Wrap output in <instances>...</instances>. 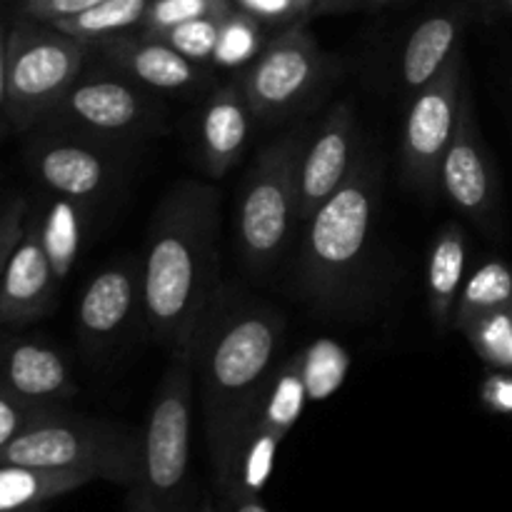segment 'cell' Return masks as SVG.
I'll return each mask as SVG.
<instances>
[{
  "instance_id": "1",
  "label": "cell",
  "mask_w": 512,
  "mask_h": 512,
  "mask_svg": "<svg viewBox=\"0 0 512 512\" xmlns=\"http://www.w3.org/2000/svg\"><path fill=\"white\" fill-rule=\"evenodd\" d=\"M220 193L183 180L150 220L143 260V318L170 355L190 348L220 290Z\"/></svg>"
},
{
  "instance_id": "2",
  "label": "cell",
  "mask_w": 512,
  "mask_h": 512,
  "mask_svg": "<svg viewBox=\"0 0 512 512\" xmlns=\"http://www.w3.org/2000/svg\"><path fill=\"white\" fill-rule=\"evenodd\" d=\"M283 335L280 310L225 288L218 290L195 330V385L218 475L278 368Z\"/></svg>"
},
{
  "instance_id": "3",
  "label": "cell",
  "mask_w": 512,
  "mask_h": 512,
  "mask_svg": "<svg viewBox=\"0 0 512 512\" xmlns=\"http://www.w3.org/2000/svg\"><path fill=\"white\" fill-rule=\"evenodd\" d=\"M383 163L363 148L345 183L303 225L298 283L313 308L338 313L355 305L373 248Z\"/></svg>"
},
{
  "instance_id": "4",
  "label": "cell",
  "mask_w": 512,
  "mask_h": 512,
  "mask_svg": "<svg viewBox=\"0 0 512 512\" xmlns=\"http://www.w3.org/2000/svg\"><path fill=\"white\" fill-rule=\"evenodd\" d=\"M143 460V433L125 423L68 413L58 405L0 453V463L78 470L133 488Z\"/></svg>"
},
{
  "instance_id": "5",
  "label": "cell",
  "mask_w": 512,
  "mask_h": 512,
  "mask_svg": "<svg viewBox=\"0 0 512 512\" xmlns=\"http://www.w3.org/2000/svg\"><path fill=\"white\" fill-rule=\"evenodd\" d=\"M313 128L300 123L265 145L250 165L235 208V243L255 273L278 263L300 225V160Z\"/></svg>"
},
{
  "instance_id": "6",
  "label": "cell",
  "mask_w": 512,
  "mask_h": 512,
  "mask_svg": "<svg viewBox=\"0 0 512 512\" xmlns=\"http://www.w3.org/2000/svg\"><path fill=\"white\" fill-rule=\"evenodd\" d=\"M193 345L173 355L150 405L143 430V460L130 512H178L188 488L193 433Z\"/></svg>"
},
{
  "instance_id": "7",
  "label": "cell",
  "mask_w": 512,
  "mask_h": 512,
  "mask_svg": "<svg viewBox=\"0 0 512 512\" xmlns=\"http://www.w3.org/2000/svg\"><path fill=\"white\" fill-rule=\"evenodd\" d=\"M88 45L53 23L20 18L8 30L5 120L18 133L40 128L83 75Z\"/></svg>"
},
{
  "instance_id": "8",
  "label": "cell",
  "mask_w": 512,
  "mask_h": 512,
  "mask_svg": "<svg viewBox=\"0 0 512 512\" xmlns=\"http://www.w3.org/2000/svg\"><path fill=\"white\" fill-rule=\"evenodd\" d=\"M338 73L308 25L273 33L258 58L240 73L255 118L275 125L303 113Z\"/></svg>"
},
{
  "instance_id": "9",
  "label": "cell",
  "mask_w": 512,
  "mask_h": 512,
  "mask_svg": "<svg viewBox=\"0 0 512 512\" xmlns=\"http://www.w3.org/2000/svg\"><path fill=\"white\" fill-rule=\"evenodd\" d=\"M40 128L70 130L108 143L130 145L165 130L155 93L123 73H83Z\"/></svg>"
},
{
  "instance_id": "10",
  "label": "cell",
  "mask_w": 512,
  "mask_h": 512,
  "mask_svg": "<svg viewBox=\"0 0 512 512\" xmlns=\"http://www.w3.org/2000/svg\"><path fill=\"white\" fill-rule=\"evenodd\" d=\"M25 148L33 178L48 193L98 208L125 178L130 145L88 138L70 130L35 128Z\"/></svg>"
},
{
  "instance_id": "11",
  "label": "cell",
  "mask_w": 512,
  "mask_h": 512,
  "mask_svg": "<svg viewBox=\"0 0 512 512\" xmlns=\"http://www.w3.org/2000/svg\"><path fill=\"white\" fill-rule=\"evenodd\" d=\"M463 85L465 58L460 48L448 65L410 98L400 140V168L405 185L415 193L433 195L440 190V165L458 128Z\"/></svg>"
},
{
  "instance_id": "12",
  "label": "cell",
  "mask_w": 512,
  "mask_h": 512,
  "mask_svg": "<svg viewBox=\"0 0 512 512\" xmlns=\"http://www.w3.org/2000/svg\"><path fill=\"white\" fill-rule=\"evenodd\" d=\"M305 403H308V393H305L303 373H300V358L293 355L275 368L268 388L260 395L253 418L245 425L243 435L230 453L228 465L218 475V483L225 495H260L270 470H273L275 453L285 435L298 423Z\"/></svg>"
},
{
  "instance_id": "13",
  "label": "cell",
  "mask_w": 512,
  "mask_h": 512,
  "mask_svg": "<svg viewBox=\"0 0 512 512\" xmlns=\"http://www.w3.org/2000/svg\"><path fill=\"white\" fill-rule=\"evenodd\" d=\"M440 193L450 200L458 213L468 215L475 225L495 233L498 225L500 185L495 163L480 135L478 113H475L473 93L465 80L460 98V118L453 143L440 165Z\"/></svg>"
},
{
  "instance_id": "14",
  "label": "cell",
  "mask_w": 512,
  "mask_h": 512,
  "mask_svg": "<svg viewBox=\"0 0 512 512\" xmlns=\"http://www.w3.org/2000/svg\"><path fill=\"white\" fill-rule=\"evenodd\" d=\"M135 315H143V270L140 260L125 258L95 273L75 308V330L83 350L98 358L115 348Z\"/></svg>"
},
{
  "instance_id": "15",
  "label": "cell",
  "mask_w": 512,
  "mask_h": 512,
  "mask_svg": "<svg viewBox=\"0 0 512 512\" xmlns=\"http://www.w3.org/2000/svg\"><path fill=\"white\" fill-rule=\"evenodd\" d=\"M93 48H98V53L118 73L128 75L133 83L143 85L150 93L190 95L213 85V68L193 63L180 55L173 45L143 30H130L115 38L100 40Z\"/></svg>"
},
{
  "instance_id": "16",
  "label": "cell",
  "mask_w": 512,
  "mask_h": 512,
  "mask_svg": "<svg viewBox=\"0 0 512 512\" xmlns=\"http://www.w3.org/2000/svg\"><path fill=\"white\" fill-rule=\"evenodd\" d=\"M358 118L350 100L333 105L313 130L300 160V225L345 183L358 158Z\"/></svg>"
},
{
  "instance_id": "17",
  "label": "cell",
  "mask_w": 512,
  "mask_h": 512,
  "mask_svg": "<svg viewBox=\"0 0 512 512\" xmlns=\"http://www.w3.org/2000/svg\"><path fill=\"white\" fill-rule=\"evenodd\" d=\"M60 283L63 280L50 260L40 215L28 213L23 235L0 280V323L28 325L45 318L53 310Z\"/></svg>"
},
{
  "instance_id": "18",
  "label": "cell",
  "mask_w": 512,
  "mask_h": 512,
  "mask_svg": "<svg viewBox=\"0 0 512 512\" xmlns=\"http://www.w3.org/2000/svg\"><path fill=\"white\" fill-rule=\"evenodd\" d=\"M255 120L240 75L210 90L198 115V158L210 178H223L240 163Z\"/></svg>"
},
{
  "instance_id": "19",
  "label": "cell",
  "mask_w": 512,
  "mask_h": 512,
  "mask_svg": "<svg viewBox=\"0 0 512 512\" xmlns=\"http://www.w3.org/2000/svg\"><path fill=\"white\" fill-rule=\"evenodd\" d=\"M470 20L475 18L463 0L423 15L410 28L408 38L403 40V48H400V88L415 93L425 83H430L448 65V60L463 48V33Z\"/></svg>"
},
{
  "instance_id": "20",
  "label": "cell",
  "mask_w": 512,
  "mask_h": 512,
  "mask_svg": "<svg viewBox=\"0 0 512 512\" xmlns=\"http://www.w3.org/2000/svg\"><path fill=\"white\" fill-rule=\"evenodd\" d=\"M0 385L35 403L60 405L78 393L60 350L40 340H8L0 345Z\"/></svg>"
},
{
  "instance_id": "21",
  "label": "cell",
  "mask_w": 512,
  "mask_h": 512,
  "mask_svg": "<svg viewBox=\"0 0 512 512\" xmlns=\"http://www.w3.org/2000/svg\"><path fill=\"white\" fill-rule=\"evenodd\" d=\"M465 230L458 220L440 225L428 253V308L438 328H453L455 305L465 283Z\"/></svg>"
},
{
  "instance_id": "22",
  "label": "cell",
  "mask_w": 512,
  "mask_h": 512,
  "mask_svg": "<svg viewBox=\"0 0 512 512\" xmlns=\"http://www.w3.org/2000/svg\"><path fill=\"white\" fill-rule=\"evenodd\" d=\"M93 475L78 470H45L0 463V512L45 508L50 500L83 488Z\"/></svg>"
},
{
  "instance_id": "23",
  "label": "cell",
  "mask_w": 512,
  "mask_h": 512,
  "mask_svg": "<svg viewBox=\"0 0 512 512\" xmlns=\"http://www.w3.org/2000/svg\"><path fill=\"white\" fill-rule=\"evenodd\" d=\"M153 0H103L93 8L83 10L78 15L53 23L63 33L73 35L75 40L85 43L88 48L98 45L100 40L115 38V35L130 33L140 28Z\"/></svg>"
},
{
  "instance_id": "24",
  "label": "cell",
  "mask_w": 512,
  "mask_h": 512,
  "mask_svg": "<svg viewBox=\"0 0 512 512\" xmlns=\"http://www.w3.org/2000/svg\"><path fill=\"white\" fill-rule=\"evenodd\" d=\"M505 308H512V268L500 260H490L463 283L453 328L463 330L473 320Z\"/></svg>"
},
{
  "instance_id": "25",
  "label": "cell",
  "mask_w": 512,
  "mask_h": 512,
  "mask_svg": "<svg viewBox=\"0 0 512 512\" xmlns=\"http://www.w3.org/2000/svg\"><path fill=\"white\" fill-rule=\"evenodd\" d=\"M90 210L95 208L78 203V200L55 195L48 213L40 215L45 245H48L50 260H53V268L60 280H65V275L70 273L73 263L78 260Z\"/></svg>"
},
{
  "instance_id": "26",
  "label": "cell",
  "mask_w": 512,
  "mask_h": 512,
  "mask_svg": "<svg viewBox=\"0 0 512 512\" xmlns=\"http://www.w3.org/2000/svg\"><path fill=\"white\" fill-rule=\"evenodd\" d=\"M268 28L260 25L253 15L233 8L220 23L218 45H215L213 68L218 70H238L248 68L260 50L268 43Z\"/></svg>"
},
{
  "instance_id": "27",
  "label": "cell",
  "mask_w": 512,
  "mask_h": 512,
  "mask_svg": "<svg viewBox=\"0 0 512 512\" xmlns=\"http://www.w3.org/2000/svg\"><path fill=\"white\" fill-rule=\"evenodd\" d=\"M298 358L308 400L328 398L343 385L350 365V355L345 353L343 345L333 340H315L303 353H298Z\"/></svg>"
},
{
  "instance_id": "28",
  "label": "cell",
  "mask_w": 512,
  "mask_h": 512,
  "mask_svg": "<svg viewBox=\"0 0 512 512\" xmlns=\"http://www.w3.org/2000/svg\"><path fill=\"white\" fill-rule=\"evenodd\" d=\"M460 333L485 363L500 370H512V308L483 315L465 325Z\"/></svg>"
},
{
  "instance_id": "29",
  "label": "cell",
  "mask_w": 512,
  "mask_h": 512,
  "mask_svg": "<svg viewBox=\"0 0 512 512\" xmlns=\"http://www.w3.org/2000/svg\"><path fill=\"white\" fill-rule=\"evenodd\" d=\"M233 8V0H153L138 30L158 35L188 20L225 18Z\"/></svg>"
},
{
  "instance_id": "30",
  "label": "cell",
  "mask_w": 512,
  "mask_h": 512,
  "mask_svg": "<svg viewBox=\"0 0 512 512\" xmlns=\"http://www.w3.org/2000/svg\"><path fill=\"white\" fill-rule=\"evenodd\" d=\"M220 23H223V18L188 20V23H180L175 25V28L165 30V33H158L155 38L173 45L180 55H185V58L193 60V63L213 68V55H215V45H218Z\"/></svg>"
},
{
  "instance_id": "31",
  "label": "cell",
  "mask_w": 512,
  "mask_h": 512,
  "mask_svg": "<svg viewBox=\"0 0 512 512\" xmlns=\"http://www.w3.org/2000/svg\"><path fill=\"white\" fill-rule=\"evenodd\" d=\"M233 5L253 15L273 33L295 25H308L313 18H320L318 0H233Z\"/></svg>"
},
{
  "instance_id": "32",
  "label": "cell",
  "mask_w": 512,
  "mask_h": 512,
  "mask_svg": "<svg viewBox=\"0 0 512 512\" xmlns=\"http://www.w3.org/2000/svg\"><path fill=\"white\" fill-rule=\"evenodd\" d=\"M58 408L55 403H35V400L20 398L0 385V453L23 433L25 428L48 415L50 410Z\"/></svg>"
},
{
  "instance_id": "33",
  "label": "cell",
  "mask_w": 512,
  "mask_h": 512,
  "mask_svg": "<svg viewBox=\"0 0 512 512\" xmlns=\"http://www.w3.org/2000/svg\"><path fill=\"white\" fill-rule=\"evenodd\" d=\"M30 205L25 198H13L3 210H0V280H3L5 265H8L13 248L18 245L20 235L25 230V220H28Z\"/></svg>"
},
{
  "instance_id": "34",
  "label": "cell",
  "mask_w": 512,
  "mask_h": 512,
  "mask_svg": "<svg viewBox=\"0 0 512 512\" xmlns=\"http://www.w3.org/2000/svg\"><path fill=\"white\" fill-rule=\"evenodd\" d=\"M98 3H103V0H23L20 13H23V18L58 23V20L83 13Z\"/></svg>"
},
{
  "instance_id": "35",
  "label": "cell",
  "mask_w": 512,
  "mask_h": 512,
  "mask_svg": "<svg viewBox=\"0 0 512 512\" xmlns=\"http://www.w3.org/2000/svg\"><path fill=\"white\" fill-rule=\"evenodd\" d=\"M320 15H343L355 10H383L393 5H405L410 0H318Z\"/></svg>"
},
{
  "instance_id": "36",
  "label": "cell",
  "mask_w": 512,
  "mask_h": 512,
  "mask_svg": "<svg viewBox=\"0 0 512 512\" xmlns=\"http://www.w3.org/2000/svg\"><path fill=\"white\" fill-rule=\"evenodd\" d=\"M478 20L512 18V0H463Z\"/></svg>"
},
{
  "instance_id": "37",
  "label": "cell",
  "mask_w": 512,
  "mask_h": 512,
  "mask_svg": "<svg viewBox=\"0 0 512 512\" xmlns=\"http://www.w3.org/2000/svg\"><path fill=\"white\" fill-rule=\"evenodd\" d=\"M230 512H268L260 503L258 493H230Z\"/></svg>"
},
{
  "instance_id": "38",
  "label": "cell",
  "mask_w": 512,
  "mask_h": 512,
  "mask_svg": "<svg viewBox=\"0 0 512 512\" xmlns=\"http://www.w3.org/2000/svg\"><path fill=\"white\" fill-rule=\"evenodd\" d=\"M5 78H8V33L0 23V120H5Z\"/></svg>"
},
{
  "instance_id": "39",
  "label": "cell",
  "mask_w": 512,
  "mask_h": 512,
  "mask_svg": "<svg viewBox=\"0 0 512 512\" xmlns=\"http://www.w3.org/2000/svg\"><path fill=\"white\" fill-rule=\"evenodd\" d=\"M508 395H512L510 380H493V383L485 388V398L495 400V408H498V410H510L508 400H505Z\"/></svg>"
},
{
  "instance_id": "40",
  "label": "cell",
  "mask_w": 512,
  "mask_h": 512,
  "mask_svg": "<svg viewBox=\"0 0 512 512\" xmlns=\"http://www.w3.org/2000/svg\"><path fill=\"white\" fill-rule=\"evenodd\" d=\"M20 512H43V508H33V510H20Z\"/></svg>"
},
{
  "instance_id": "41",
  "label": "cell",
  "mask_w": 512,
  "mask_h": 512,
  "mask_svg": "<svg viewBox=\"0 0 512 512\" xmlns=\"http://www.w3.org/2000/svg\"><path fill=\"white\" fill-rule=\"evenodd\" d=\"M203 512H213V510H210V508H205V510H203Z\"/></svg>"
}]
</instances>
